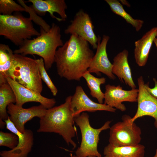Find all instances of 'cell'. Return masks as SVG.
Listing matches in <instances>:
<instances>
[{"label":"cell","instance_id":"6da1fadb","mask_svg":"<svg viewBox=\"0 0 157 157\" xmlns=\"http://www.w3.org/2000/svg\"><path fill=\"white\" fill-rule=\"evenodd\" d=\"M94 55L87 41L77 35H71L56 52L54 62L58 74L69 81H79Z\"/></svg>","mask_w":157,"mask_h":157},{"label":"cell","instance_id":"7a4b0ae2","mask_svg":"<svg viewBox=\"0 0 157 157\" xmlns=\"http://www.w3.org/2000/svg\"><path fill=\"white\" fill-rule=\"evenodd\" d=\"M72 96L67 97L65 102L60 105L47 109L44 116L40 118L38 133H53L62 137L73 149L76 147L73 140L76 132L74 117L71 108Z\"/></svg>","mask_w":157,"mask_h":157},{"label":"cell","instance_id":"3957f363","mask_svg":"<svg viewBox=\"0 0 157 157\" xmlns=\"http://www.w3.org/2000/svg\"><path fill=\"white\" fill-rule=\"evenodd\" d=\"M40 30V35L32 40H25L14 53L24 56L28 54L40 56L43 59L45 67L48 70L54 62L57 49L63 44L60 28L53 23L48 32L45 31L41 27Z\"/></svg>","mask_w":157,"mask_h":157},{"label":"cell","instance_id":"277c9868","mask_svg":"<svg viewBox=\"0 0 157 157\" xmlns=\"http://www.w3.org/2000/svg\"><path fill=\"white\" fill-rule=\"evenodd\" d=\"M8 77L35 92L40 94L42 92V80L36 59L14 53Z\"/></svg>","mask_w":157,"mask_h":157},{"label":"cell","instance_id":"5b68a950","mask_svg":"<svg viewBox=\"0 0 157 157\" xmlns=\"http://www.w3.org/2000/svg\"><path fill=\"white\" fill-rule=\"evenodd\" d=\"M40 33L34 28L31 19L19 12L10 15H0V35L20 46L26 40Z\"/></svg>","mask_w":157,"mask_h":157},{"label":"cell","instance_id":"8992f818","mask_svg":"<svg viewBox=\"0 0 157 157\" xmlns=\"http://www.w3.org/2000/svg\"><path fill=\"white\" fill-rule=\"evenodd\" d=\"M89 118V115L84 112L74 117V122L79 127L81 135V144L75 152L76 155L78 157H102L97 148L99 135L102 131L110 129L112 121L108 120L100 128L95 129L91 126Z\"/></svg>","mask_w":157,"mask_h":157},{"label":"cell","instance_id":"52a82bcc","mask_svg":"<svg viewBox=\"0 0 157 157\" xmlns=\"http://www.w3.org/2000/svg\"><path fill=\"white\" fill-rule=\"evenodd\" d=\"M130 116L124 115L121 121L113 125L110 128L109 144L118 146H134L140 144L142 131L135 122L131 123Z\"/></svg>","mask_w":157,"mask_h":157},{"label":"cell","instance_id":"ba28073f","mask_svg":"<svg viewBox=\"0 0 157 157\" xmlns=\"http://www.w3.org/2000/svg\"><path fill=\"white\" fill-rule=\"evenodd\" d=\"M94 28L89 15L81 9L76 13L64 33L66 34L77 35L87 41L94 49H97L99 37L94 33Z\"/></svg>","mask_w":157,"mask_h":157},{"label":"cell","instance_id":"9c48e42d","mask_svg":"<svg viewBox=\"0 0 157 157\" xmlns=\"http://www.w3.org/2000/svg\"><path fill=\"white\" fill-rule=\"evenodd\" d=\"M6 129L16 134L18 137V142L14 149L1 151V157H27L31 151L34 144V135L31 129H26L23 133L19 131L13 123L8 118L4 121Z\"/></svg>","mask_w":157,"mask_h":157},{"label":"cell","instance_id":"30bf717a","mask_svg":"<svg viewBox=\"0 0 157 157\" xmlns=\"http://www.w3.org/2000/svg\"><path fill=\"white\" fill-rule=\"evenodd\" d=\"M138 93L137 98L138 108L135 115L131 117V123L137 119L145 116H149L155 119L154 126L157 128V99L150 95L144 86L142 76L138 78Z\"/></svg>","mask_w":157,"mask_h":157},{"label":"cell","instance_id":"8fae6325","mask_svg":"<svg viewBox=\"0 0 157 157\" xmlns=\"http://www.w3.org/2000/svg\"><path fill=\"white\" fill-rule=\"evenodd\" d=\"M47 109L41 104L26 108L12 103L7 107L10 119L21 133L25 131V125L27 122L35 117L40 118L44 115Z\"/></svg>","mask_w":157,"mask_h":157},{"label":"cell","instance_id":"7c38bea8","mask_svg":"<svg viewBox=\"0 0 157 157\" xmlns=\"http://www.w3.org/2000/svg\"><path fill=\"white\" fill-rule=\"evenodd\" d=\"M98 46L88 71L90 73H94L99 75L101 72L109 78L115 79L116 77L112 72L113 64L110 61L106 51V47L110 38L106 35L101 38L98 36Z\"/></svg>","mask_w":157,"mask_h":157},{"label":"cell","instance_id":"4fadbf2b","mask_svg":"<svg viewBox=\"0 0 157 157\" xmlns=\"http://www.w3.org/2000/svg\"><path fill=\"white\" fill-rule=\"evenodd\" d=\"M71 108L75 117L85 111L93 112L105 111L115 112L116 109L107 105L95 102L90 99L81 86L76 87L75 92L72 96Z\"/></svg>","mask_w":157,"mask_h":157},{"label":"cell","instance_id":"5bb4252c","mask_svg":"<svg viewBox=\"0 0 157 157\" xmlns=\"http://www.w3.org/2000/svg\"><path fill=\"white\" fill-rule=\"evenodd\" d=\"M7 82L10 85L15 95V104L22 107L25 103L31 102L39 103L47 109L54 106L56 101L54 98H49L41 94L31 90L13 80L9 77H6Z\"/></svg>","mask_w":157,"mask_h":157},{"label":"cell","instance_id":"9a60e30c","mask_svg":"<svg viewBox=\"0 0 157 157\" xmlns=\"http://www.w3.org/2000/svg\"><path fill=\"white\" fill-rule=\"evenodd\" d=\"M138 93V90L135 88L126 90L119 85L115 86L108 84L105 86L104 104L124 112L126 108L122 103L137 102Z\"/></svg>","mask_w":157,"mask_h":157},{"label":"cell","instance_id":"2e32d148","mask_svg":"<svg viewBox=\"0 0 157 157\" xmlns=\"http://www.w3.org/2000/svg\"><path fill=\"white\" fill-rule=\"evenodd\" d=\"M31 6L37 14L44 15L48 12L51 17L58 21H65L67 18V6L65 0H28Z\"/></svg>","mask_w":157,"mask_h":157},{"label":"cell","instance_id":"e0dca14e","mask_svg":"<svg viewBox=\"0 0 157 157\" xmlns=\"http://www.w3.org/2000/svg\"><path fill=\"white\" fill-rule=\"evenodd\" d=\"M128 51L124 49L114 57L112 72L117 76L120 81L124 82L131 89H134L136 86L133 79L131 69L128 63Z\"/></svg>","mask_w":157,"mask_h":157},{"label":"cell","instance_id":"ac0fdd59","mask_svg":"<svg viewBox=\"0 0 157 157\" xmlns=\"http://www.w3.org/2000/svg\"><path fill=\"white\" fill-rule=\"evenodd\" d=\"M157 27H153L140 39L135 42L134 56L135 62L139 66L146 64L152 44L156 38Z\"/></svg>","mask_w":157,"mask_h":157},{"label":"cell","instance_id":"d6986e66","mask_svg":"<svg viewBox=\"0 0 157 157\" xmlns=\"http://www.w3.org/2000/svg\"><path fill=\"white\" fill-rule=\"evenodd\" d=\"M145 147L140 144L134 146H116L109 143L103 150L104 157H144Z\"/></svg>","mask_w":157,"mask_h":157},{"label":"cell","instance_id":"ffe728a7","mask_svg":"<svg viewBox=\"0 0 157 157\" xmlns=\"http://www.w3.org/2000/svg\"><path fill=\"white\" fill-rule=\"evenodd\" d=\"M16 102V98L11 87L7 82L0 84V128H5L4 121L9 116L7 107L11 104Z\"/></svg>","mask_w":157,"mask_h":157},{"label":"cell","instance_id":"44dd1931","mask_svg":"<svg viewBox=\"0 0 157 157\" xmlns=\"http://www.w3.org/2000/svg\"><path fill=\"white\" fill-rule=\"evenodd\" d=\"M8 45L0 44V84L7 82L8 76L14 58V53Z\"/></svg>","mask_w":157,"mask_h":157},{"label":"cell","instance_id":"7402d4cb","mask_svg":"<svg viewBox=\"0 0 157 157\" xmlns=\"http://www.w3.org/2000/svg\"><path fill=\"white\" fill-rule=\"evenodd\" d=\"M111 11L114 13L122 17L128 23L135 28L136 31H139L142 27L143 20L134 19L124 9L122 4L117 0H105Z\"/></svg>","mask_w":157,"mask_h":157},{"label":"cell","instance_id":"603a6c76","mask_svg":"<svg viewBox=\"0 0 157 157\" xmlns=\"http://www.w3.org/2000/svg\"><path fill=\"white\" fill-rule=\"evenodd\" d=\"M82 77L85 79L86 82L91 96L96 98L99 103L102 104L104 99V93L101 91L100 86L105 83L106 78L104 77H95L88 71L83 75Z\"/></svg>","mask_w":157,"mask_h":157},{"label":"cell","instance_id":"cb8c5ba5","mask_svg":"<svg viewBox=\"0 0 157 157\" xmlns=\"http://www.w3.org/2000/svg\"><path fill=\"white\" fill-rule=\"evenodd\" d=\"M26 12L25 9L13 0H0V13L5 15H12L15 12Z\"/></svg>","mask_w":157,"mask_h":157},{"label":"cell","instance_id":"d4e9b609","mask_svg":"<svg viewBox=\"0 0 157 157\" xmlns=\"http://www.w3.org/2000/svg\"><path fill=\"white\" fill-rule=\"evenodd\" d=\"M17 1L19 4L25 9L26 12L28 13L30 15L29 18L32 21L41 27L46 32L49 31L51 26L42 18L38 15L31 6H28L26 5L23 0H18Z\"/></svg>","mask_w":157,"mask_h":157},{"label":"cell","instance_id":"484cf974","mask_svg":"<svg viewBox=\"0 0 157 157\" xmlns=\"http://www.w3.org/2000/svg\"><path fill=\"white\" fill-rule=\"evenodd\" d=\"M36 60L38 64L40 77L42 81L44 82L50 89L52 95L54 96H56L58 92V89L46 72L43 59L41 58Z\"/></svg>","mask_w":157,"mask_h":157},{"label":"cell","instance_id":"4316f807","mask_svg":"<svg viewBox=\"0 0 157 157\" xmlns=\"http://www.w3.org/2000/svg\"><path fill=\"white\" fill-rule=\"evenodd\" d=\"M18 137L12 133L0 131V146L7 147L10 149L15 148L18 142Z\"/></svg>","mask_w":157,"mask_h":157},{"label":"cell","instance_id":"83f0119b","mask_svg":"<svg viewBox=\"0 0 157 157\" xmlns=\"http://www.w3.org/2000/svg\"><path fill=\"white\" fill-rule=\"evenodd\" d=\"M155 83V85L152 88H150L149 86V83L144 84V86L148 92L152 96L157 99V80L155 78H153Z\"/></svg>","mask_w":157,"mask_h":157},{"label":"cell","instance_id":"f1b7e54d","mask_svg":"<svg viewBox=\"0 0 157 157\" xmlns=\"http://www.w3.org/2000/svg\"><path fill=\"white\" fill-rule=\"evenodd\" d=\"M120 1L122 4L126 6H127L130 7V5L127 1L124 0H121Z\"/></svg>","mask_w":157,"mask_h":157},{"label":"cell","instance_id":"f546056e","mask_svg":"<svg viewBox=\"0 0 157 157\" xmlns=\"http://www.w3.org/2000/svg\"><path fill=\"white\" fill-rule=\"evenodd\" d=\"M70 157H78L76 155H73L72 154H71ZM87 157H97L96 156H89Z\"/></svg>","mask_w":157,"mask_h":157},{"label":"cell","instance_id":"4dcf8cb0","mask_svg":"<svg viewBox=\"0 0 157 157\" xmlns=\"http://www.w3.org/2000/svg\"><path fill=\"white\" fill-rule=\"evenodd\" d=\"M154 43L155 44V45L156 47V49H157V40L156 39V38L154 41Z\"/></svg>","mask_w":157,"mask_h":157},{"label":"cell","instance_id":"1f68e13d","mask_svg":"<svg viewBox=\"0 0 157 157\" xmlns=\"http://www.w3.org/2000/svg\"><path fill=\"white\" fill-rule=\"evenodd\" d=\"M153 157H157V149L156 150L155 154Z\"/></svg>","mask_w":157,"mask_h":157},{"label":"cell","instance_id":"d6a6232c","mask_svg":"<svg viewBox=\"0 0 157 157\" xmlns=\"http://www.w3.org/2000/svg\"><path fill=\"white\" fill-rule=\"evenodd\" d=\"M156 38L157 40V34H156Z\"/></svg>","mask_w":157,"mask_h":157}]
</instances>
